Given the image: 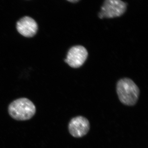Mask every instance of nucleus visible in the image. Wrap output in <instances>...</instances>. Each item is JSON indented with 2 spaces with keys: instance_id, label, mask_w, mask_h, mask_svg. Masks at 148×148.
Segmentation results:
<instances>
[{
  "instance_id": "423d86ee",
  "label": "nucleus",
  "mask_w": 148,
  "mask_h": 148,
  "mask_svg": "<svg viewBox=\"0 0 148 148\" xmlns=\"http://www.w3.org/2000/svg\"><path fill=\"white\" fill-rule=\"evenodd\" d=\"M16 29L20 34L24 37L31 38L36 34L38 24L33 18L25 16L16 23Z\"/></svg>"
},
{
  "instance_id": "f03ea898",
  "label": "nucleus",
  "mask_w": 148,
  "mask_h": 148,
  "mask_svg": "<svg viewBox=\"0 0 148 148\" xmlns=\"http://www.w3.org/2000/svg\"><path fill=\"white\" fill-rule=\"evenodd\" d=\"M8 111L14 119L25 121L31 119L34 115L36 108L34 104L28 98H21L11 103Z\"/></svg>"
},
{
  "instance_id": "20e7f679",
  "label": "nucleus",
  "mask_w": 148,
  "mask_h": 148,
  "mask_svg": "<svg viewBox=\"0 0 148 148\" xmlns=\"http://www.w3.org/2000/svg\"><path fill=\"white\" fill-rule=\"evenodd\" d=\"M88 56L87 50L84 47L75 46L69 49L65 61L72 68H79L86 61Z\"/></svg>"
},
{
  "instance_id": "f257e3e1",
  "label": "nucleus",
  "mask_w": 148,
  "mask_h": 148,
  "mask_svg": "<svg viewBox=\"0 0 148 148\" xmlns=\"http://www.w3.org/2000/svg\"><path fill=\"white\" fill-rule=\"evenodd\" d=\"M116 91L120 101L128 106L135 105L139 98L140 90L135 83L130 79L125 78L119 81Z\"/></svg>"
},
{
  "instance_id": "0eeeda50",
  "label": "nucleus",
  "mask_w": 148,
  "mask_h": 148,
  "mask_svg": "<svg viewBox=\"0 0 148 148\" xmlns=\"http://www.w3.org/2000/svg\"><path fill=\"white\" fill-rule=\"evenodd\" d=\"M67 1H69L70 2L75 3L77 2L79 0H67Z\"/></svg>"
},
{
  "instance_id": "39448f33",
  "label": "nucleus",
  "mask_w": 148,
  "mask_h": 148,
  "mask_svg": "<svg viewBox=\"0 0 148 148\" xmlns=\"http://www.w3.org/2000/svg\"><path fill=\"white\" fill-rule=\"evenodd\" d=\"M69 129L70 134L73 137L81 138L86 135L89 131L90 123L84 117H75L69 123Z\"/></svg>"
},
{
  "instance_id": "7ed1b4c3",
  "label": "nucleus",
  "mask_w": 148,
  "mask_h": 148,
  "mask_svg": "<svg viewBox=\"0 0 148 148\" xmlns=\"http://www.w3.org/2000/svg\"><path fill=\"white\" fill-rule=\"evenodd\" d=\"M126 8V4L121 0H105L98 16L101 18L119 17L125 13Z\"/></svg>"
}]
</instances>
